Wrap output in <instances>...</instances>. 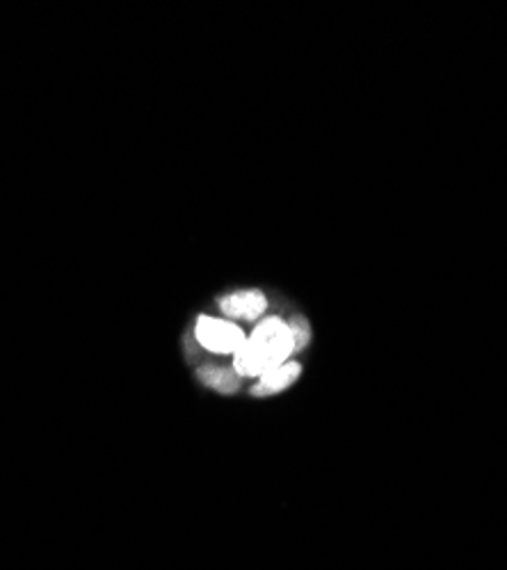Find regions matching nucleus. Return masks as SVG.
Wrapping results in <instances>:
<instances>
[{"label":"nucleus","mask_w":507,"mask_h":570,"mask_svg":"<svg viewBox=\"0 0 507 570\" xmlns=\"http://www.w3.org/2000/svg\"><path fill=\"white\" fill-rule=\"evenodd\" d=\"M291 353H295V342L288 325L279 317H267L233 353V370L241 377H261L291 361Z\"/></svg>","instance_id":"1"},{"label":"nucleus","mask_w":507,"mask_h":570,"mask_svg":"<svg viewBox=\"0 0 507 570\" xmlns=\"http://www.w3.org/2000/svg\"><path fill=\"white\" fill-rule=\"evenodd\" d=\"M194 336L201 347L213 353H235L243 347V342L247 338L239 325L229 323V319L211 317V315H201L197 319Z\"/></svg>","instance_id":"2"},{"label":"nucleus","mask_w":507,"mask_h":570,"mask_svg":"<svg viewBox=\"0 0 507 570\" xmlns=\"http://www.w3.org/2000/svg\"><path fill=\"white\" fill-rule=\"evenodd\" d=\"M220 308L226 317H241V319H252L254 323V319H258L265 313L267 302L258 291H243L224 297L220 302Z\"/></svg>","instance_id":"3"},{"label":"nucleus","mask_w":507,"mask_h":570,"mask_svg":"<svg viewBox=\"0 0 507 570\" xmlns=\"http://www.w3.org/2000/svg\"><path fill=\"white\" fill-rule=\"evenodd\" d=\"M299 372H302V366L295 361H286L273 370H267L265 374L258 377V383L252 388V395L265 398V395L282 393L284 388H288L291 383L297 381Z\"/></svg>","instance_id":"4"},{"label":"nucleus","mask_w":507,"mask_h":570,"mask_svg":"<svg viewBox=\"0 0 507 570\" xmlns=\"http://www.w3.org/2000/svg\"><path fill=\"white\" fill-rule=\"evenodd\" d=\"M197 377L204 381L209 388L220 390V393H235L241 388V374L233 368H218V366H204Z\"/></svg>","instance_id":"5"},{"label":"nucleus","mask_w":507,"mask_h":570,"mask_svg":"<svg viewBox=\"0 0 507 570\" xmlns=\"http://www.w3.org/2000/svg\"><path fill=\"white\" fill-rule=\"evenodd\" d=\"M288 329H291V336H293V342H295V351H299V349L307 347V342L311 340V329H309V325H307V323H304L302 317L291 319V323H288Z\"/></svg>","instance_id":"6"}]
</instances>
